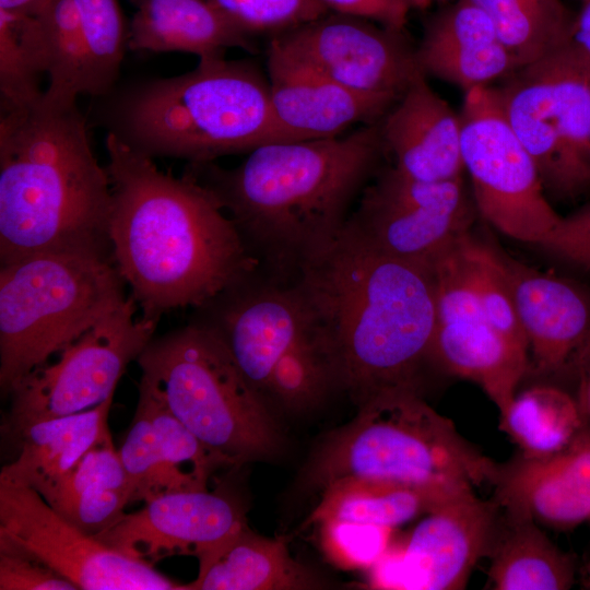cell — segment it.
Returning a JSON list of instances; mask_svg holds the SVG:
<instances>
[{
  "instance_id": "3",
  "label": "cell",
  "mask_w": 590,
  "mask_h": 590,
  "mask_svg": "<svg viewBox=\"0 0 590 590\" xmlns=\"http://www.w3.org/2000/svg\"><path fill=\"white\" fill-rule=\"evenodd\" d=\"M248 153L232 169L190 163L187 173L215 194L256 257L297 274L341 233L387 150L378 120L345 135Z\"/></svg>"
},
{
  "instance_id": "40",
  "label": "cell",
  "mask_w": 590,
  "mask_h": 590,
  "mask_svg": "<svg viewBox=\"0 0 590 590\" xmlns=\"http://www.w3.org/2000/svg\"><path fill=\"white\" fill-rule=\"evenodd\" d=\"M1 590H78L44 560L0 538Z\"/></svg>"
},
{
  "instance_id": "36",
  "label": "cell",
  "mask_w": 590,
  "mask_h": 590,
  "mask_svg": "<svg viewBox=\"0 0 590 590\" xmlns=\"http://www.w3.org/2000/svg\"><path fill=\"white\" fill-rule=\"evenodd\" d=\"M331 386L333 376L311 327L274 365L264 397L287 411L302 412L317 404Z\"/></svg>"
},
{
  "instance_id": "29",
  "label": "cell",
  "mask_w": 590,
  "mask_h": 590,
  "mask_svg": "<svg viewBox=\"0 0 590 590\" xmlns=\"http://www.w3.org/2000/svg\"><path fill=\"white\" fill-rule=\"evenodd\" d=\"M510 528L494 544L488 573L493 589L565 590L574 583V566L528 518L510 517Z\"/></svg>"
},
{
  "instance_id": "25",
  "label": "cell",
  "mask_w": 590,
  "mask_h": 590,
  "mask_svg": "<svg viewBox=\"0 0 590 590\" xmlns=\"http://www.w3.org/2000/svg\"><path fill=\"white\" fill-rule=\"evenodd\" d=\"M113 397L93 409L30 423L12 436L19 455L3 465L0 481L32 487L42 496L108 435Z\"/></svg>"
},
{
  "instance_id": "44",
  "label": "cell",
  "mask_w": 590,
  "mask_h": 590,
  "mask_svg": "<svg viewBox=\"0 0 590 590\" xmlns=\"http://www.w3.org/2000/svg\"><path fill=\"white\" fill-rule=\"evenodd\" d=\"M573 42L590 62V0H580V9L576 14Z\"/></svg>"
},
{
  "instance_id": "19",
  "label": "cell",
  "mask_w": 590,
  "mask_h": 590,
  "mask_svg": "<svg viewBox=\"0 0 590 590\" xmlns=\"http://www.w3.org/2000/svg\"><path fill=\"white\" fill-rule=\"evenodd\" d=\"M247 282L213 299L217 308L203 322L216 331L246 379L264 397L274 365L309 333L311 321L294 283L248 288Z\"/></svg>"
},
{
  "instance_id": "13",
  "label": "cell",
  "mask_w": 590,
  "mask_h": 590,
  "mask_svg": "<svg viewBox=\"0 0 590 590\" xmlns=\"http://www.w3.org/2000/svg\"><path fill=\"white\" fill-rule=\"evenodd\" d=\"M0 538L34 554L83 590H188L153 563L78 528L32 487L0 481Z\"/></svg>"
},
{
  "instance_id": "32",
  "label": "cell",
  "mask_w": 590,
  "mask_h": 590,
  "mask_svg": "<svg viewBox=\"0 0 590 590\" xmlns=\"http://www.w3.org/2000/svg\"><path fill=\"white\" fill-rule=\"evenodd\" d=\"M82 34L80 93L102 95L116 82L129 31L118 0H73Z\"/></svg>"
},
{
  "instance_id": "34",
  "label": "cell",
  "mask_w": 590,
  "mask_h": 590,
  "mask_svg": "<svg viewBox=\"0 0 590 590\" xmlns=\"http://www.w3.org/2000/svg\"><path fill=\"white\" fill-rule=\"evenodd\" d=\"M153 424L163 458L180 491L208 489L212 473L226 462L209 449L143 382L139 400Z\"/></svg>"
},
{
  "instance_id": "27",
  "label": "cell",
  "mask_w": 590,
  "mask_h": 590,
  "mask_svg": "<svg viewBox=\"0 0 590 590\" xmlns=\"http://www.w3.org/2000/svg\"><path fill=\"white\" fill-rule=\"evenodd\" d=\"M470 493L473 487L465 485H420L347 476L321 489V499L304 527L338 519L394 529Z\"/></svg>"
},
{
  "instance_id": "24",
  "label": "cell",
  "mask_w": 590,
  "mask_h": 590,
  "mask_svg": "<svg viewBox=\"0 0 590 590\" xmlns=\"http://www.w3.org/2000/svg\"><path fill=\"white\" fill-rule=\"evenodd\" d=\"M128 48L181 51L199 59L224 57L231 48L253 50L251 36L208 0H132Z\"/></svg>"
},
{
  "instance_id": "8",
  "label": "cell",
  "mask_w": 590,
  "mask_h": 590,
  "mask_svg": "<svg viewBox=\"0 0 590 590\" xmlns=\"http://www.w3.org/2000/svg\"><path fill=\"white\" fill-rule=\"evenodd\" d=\"M113 257L50 252L0 267V387L16 384L128 299Z\"/></svg>"
},
{
  "instance_id": "17",
  "label": "cell",
  "mask_w": 590,
  "mask_h": 590,
  "mask_svg": "<svg viewBox=\"0 0 590 590\" xmlns=\"http://www.w3.org/2000/svg\"><path fill=\"white\" fill-rule=\"evenodd\" d=\"M246 524L244 507L231 494L176 491L144 502L95 536L126 555L154 563L176 554L199 556Z\"/></svg>"
},
{
  "instance_id": "5",
  "label": "cell",
  "mask_w": 590,
  "mask_h": 590,
  "mask_svg": "<svg viewBox=\"0 0 590 590\" xmlns=\"http://www.w3.org/2000/svg\"><path fill=\"white\" fill-rule=\"evenodd\" d=\"M123 141L150 156L193 164L271 141L268 78L248 61L200 59L190 72L144 83L119 109Z\"/></svg>"
},
{
  "instance_id": "37",
  "label": "cell",
  "mask_w": 590,
  "mask_h": 590,
  "mask_svg": "<svg viewBox=\"0 0 590 590\" xmlns=\"http://www.w3.org/2000/svg\"><path fill=\"white\" fill-rule=\"evenodd\" d=\"M118 453L131 486L132 502L180 491L163 458L149 413L140 402Z\"/></svg>"
},
{
  "instance_id": "31",
  "label": "cell",
  "mask_w": 590,
  "mask_h": 590,
  "mask_svg": "<svg viewBox=\"0 0 590 590\" xmlns=\"http://www.w3.org/2000/svg\"><path fill=\"white\" fill-rule=\"evenodd\" d=\"M500 427L522 456L531 458L565 449L585 428L577 399L552 386H535L516 394Z\"/></svg>"
},
{
  "instance_id": "23",
  "label": "cell",
  "mask_w": 590,
  "mask_h": 590,
  "mask_svg": "<svg viewBox=\"0 0 590 590\" xmlns=\"http://www.w3.org/2000/svg\"><path fill=\"white\" fill-rule=\"evenodd\" d=\"M387 152L394 167L424 181L461 177L459 114L418 75L380 119Z\"/></svg>"
},
{
  "instance_id": "35",
  "label": "cell",
  "mask_w": 590,
  "mask_h": 590,
  "mask_svg": "<svg viewBox=\"0 0 590 590\" xmlns=\"http://www.w3.org/2000/svg\"><path fill=\"white\" fill-rule=\"evenodd\" d=\"M47 56V99L76 102L82 69V34L73 0H49L35 15Z\"/></svg>"
},
{
  "instance_id": "43",
  "label": "cell",
  "mask_w": 590,
  "mask_h": 590,
  "mask_svg": "<svg viewBox=\"0 0 590 590\" xmlns=\"http://www.w3.org/2000/svg\"><path fill=\"white\" fill-rule=\"evenodd\" d=\"M575 374L578 379L577 402L583 420V426L590 433V344L579 357Z\"/></svg>"
},
{
  "instance_id": "6",
  "label": "cell",
  "mask_w": 590,
  "mask_h": 590,
  "mask_svg": "<svg viewBox=\"0 0 590 590\" xmlns=\"http://www.w3.org/2000/svg\"><path fill=\"white\" fill-rule=\"evenodd\" d=\"M499 465L482 455L420 396L418 388L381 390L317 447L306 481L320 491L347 476L420 485L494 484Z\"/></svg>"
},
{
  "instance_id": "10",
  "label": "cell",
  "mask_w": 590,
  "mask_h": 590,
  "mask_svg": "<svg viewBox=\"0 0 590 590\" xmlns=\"http://www.w3.org/2000/svg\"><path fill=\"white\" fill-rule=\"evenodd\" d=\"M459 117L461 156L476 211L504 235L540 245L562 216L547 201L538 167L510 127L496 88L465 92Z\"/></svg>"
},
{
  "instance_id": "9",
  "label": "cell",
  "mask_w": 590,
  "mask_h": 590,
  "mask_svg": "<svg viewBox=\"0 0 590 590\" xmlns=\"http://www.w3.org/2000/svg\"><path fill=\"white\" fill-rule=\"evenodd\" d=\"M503 80L504 114L545 191L564 199L589 191L590 62L571 42Z\"/></svg>"
},
{
  "instance_id": "4",
  "label": "cell",
  "mask_w": 590,
  "mask_h": 590,
  "mask_svg": "<svg viewBox=\"0 0 590 590\" xmlns=\"http://www.w3.org/2000/svg\"><path fill=\"white\" fill-rule=\"evenodd\" d=\"M111 186L76 102L1 105L0 262L50 252L113 257Z\"/></svg>"
},
{
  "instance_id": "28",
  "label": "cell",
  "mask_w": 590,
  "mask_h": 590,
  "mask_svg": "<svg viewBox=\"0 0 590 590\" xmlns=\"http://www.w3.org/2000/svg\"><path fill=\"white\" fill-rule=\"evenodd\" d=\"M43 497L88 534L96 535L116 522L132 502V491L110 433Z\"/></svg>"
},
{
  "instance_id": "11",
  "label": "cell",
  "mask_w": 590,
  "mask_h": 590,
  "mask_svg": "<svg viewBox=\"0 0 590 590\" xmlns=\"http://www.w3.org/2000/svg\"><path fill=\"white\" fill-rule=\"evenodd\" d=\"M129 295L108 317L35 368L9 393L7 430L12 436L23 426L95 408L114 397L128 365L152 341L158 322L138 315Z\"/></svg>"
},
{
  "instance_id": "45",
  "label": "cell",
  "mask_w": 590,
  "mask_h": 590,
  "mask_svg": "<svg viewBox=\"0 0 590 590\" xmlns=\"http://www.w3.org/2000/svg\"><path fill=\"white\" fill-rule=\"evenodd\" d=\"M49 0H0V10L15 14L35 15Z\"/></svg>"
},
{
  "instance_id": "20",
  "label": "cell",
  "mask_w": 590,
  "mask_h": 590,
  "mask_svg": "<svg viewBox=\"0 0 590 590\" xmlns=\"http://www.w3.org/2000/svg\"><path fill=\"white\" fill-rule=\"evenodd\" d=\"M497 251L535 369L575 373L590 344V285L542 272L498 247Z\"/></svg>"
},
{
  "instance_id": "30",
  "label": "cell",
  "mask_w": 590,
  "mask_h": 590,
  "mask_svg": "<svg viewBox=\"0 0 590 590\" xmlns=\"http://www.w3.org/2000/svg\"><path fill=\"white\" fill-rule=\"evenodd\" d=\"M492 21L519 68L573 42L576 14L563 0H470Z\"/></svg>"
},
{
  "instance_id": "16",
  "label": "cell",
  "mask_w": 590,
  "mask_h": 590,
  "mask_svg": "<svg viewBox=\"0 0 590 590\" xmlns=\"http://www.w3.org/2000/svg\"><path fill=\"white\" fill-rule=\"evenodd\" d=\"M499 508L470 493L430 511L384 555V585L392 590L463 589L476 562L495 544Z\"/></svg>"
},
{
  "instance_id": "12",
  "label": "cell",
  "mask_w": 590,
  "mask_h": 590,
  "mask_svg": "<svg viewBox=\"0 0 590 590\" xmlns=\"http://www.w3.org/2000/svg\"><path fill=\"white\" fill-rule=\"evenodd\" d=\"M475 211L462 177L424 181L390 166L366 185L345 227L386 256L432 267L471 231Z\"/></svg>"
},
{
  "instance_id": "47",
  "label": "cell",
  "mask_w": 590,
  "mask_h": 590,
  "mask_svg": "<svg viewBox=\"0 0 590 590\" xmlns=\"http://www.w3.org/2000/svg\"><path fill=\"white\" fill-rule=\"evenodd\" d=\"M587 588L590 589V579H589L588 582H587Z\"/></svg>"
},
{
  "instance_id": "39",
  "label": "cell",
  "mask_w": 590,
  "mask_h": 590,
  "mask_svg": "<svg viewBox=\"0 0 590 590\" xmlns=\"http://www.w3.org/2000/svg\"><path fill=\"white\" fill-rule=\"evenodd\" d=\"M248 34L273 36L314 21L330 10L319 0H208Z\"/></svg>"
},
{
  "instance_id": "41",
  "label": "cell",
  "mask_w": 590,
  "mask_h": 590,
  "mask_svg": "<svg viewBox=\"0 0 590 590\" xmlns=\"http://www.w3.org/2000/svg\"><path fill=\"white\" fill-rule=\"evenodd\" d=\"M538 246L556 259L590 272V203L562 216Z\"/></svg>"
},
{
  "instance_id": "2",
  "label": "cell",
  "mask_w": 590,
  "mask_h": 590,
  "mask_svg": "<svg viewBox=\"0 0 590 590\" xmlns=\"http://www.w3.org/2000/svg\"><path fill=\"white\" fill-rule=\"evenodd\" d=\"M294 284L334 386L357 405L381 390L418 388L436 329L432 267L386 256L344 225Z\"/></svg>"
},
{
  "instance_id": "22",
  "label": "cell",
  "mask_w": 590,
  "mask_h": 590,
  "mask_svg": "<svg viewBox=\"0 0 590 590\" xmlns=\"http://www.w3.org/2000/svg\"><path fill=\"white\" fill-rule=\"evenodd\" d=\"M416 60L425 76L464 93L519 69L491 19L470 0L446 4L426 20Z\"/></svg>"
},
{
  "instance_id": "7",
  "label": "cell",
  "mask_w": 590,
  "mask_h": 590,
  "mask_svg": "<svg viewBox=\"0 0 590 590\" xmlns=\"http://www.w3.org/2000/svg\"><path fill=\"white\" fill-rule=\"evenodd\" d=\"M146 385L227 467L275 457L283 435L267 399L208 323L152 339L137 359Z\"/></svg>"
},
{
  "instance_id": "14",
  "label": "cell",
  "mask_w": 590,
  "mask_h": 590,
  "mask_svg": "<svg viewBox=\"0 0 590 590\" xmlns=\"http://www.w3.org/2000/svg\"><path fill=\"white\" fill-rule=\"evenodd\" d=\"M462 236L432 266L436 291L432 358L449 373L479 385L504 417L527 369L528 352L494 327L472 283Z\"/></svg>"
},
{
  "instance_id": "1",
  "label": "cell",
  "mask_w": 590,
  "mask_h": 590,
  "mask_svg": "<svg viewBox=\"0 0 590 590\" xmlns=\"http://www.w3.org/2000/svg\"><path fill=\"white\" fill-rule=\"evenodd\" d=\"M106 149L113 258L145 319L203 307L251 278L259 259L206 186L163 172L114 131Z\"/></svg>"
},
{
  "instance_id": "33",
  "label": "cell",
  "mask_w": 590,
  "mask_h": 590,
  "mask_svg": "<svg viewBox=\"0 0 590 590\" xmlns=\"http://www.w3.org/2000/svg\"><path fill=\"white\" fill-rule=\"evenodd\" d=\"M47 73L43 34L34 15L0 10V94L3 106L38 101L40 76Z\"/></svg>"
},
{
  "instance_id": "26",
  "label": "cell",
  "mask_w": 590,
  "mask_h": 590,
  "mask_svg": "<svg viewBox=\"0 0 590 590\" xmlns=\"http://www.w3.org/2000/svg\"><path fill=\"white\" fill-rule=\"evenodd\" d=\"M197 578L188 590H302L318 578L290 554L281 538L260 535L246 524L197 556Z\"/></svg>"
},
{
  "instance_id": "15",
  "label": "cell",
  "mask_w": 590,
  "mask_h": 590,
  "mask_svg": "<svg viewBox=\"0 0 590 590\" xmlns=\"http://www.w3.org/2000/svg\"><path fill=\"white\" fill-rule=\"evenodd\" d=\"M272 40L337 83L393 104L423 74L405 30L356 15L330 11Z\"/></svg>"
},
{
  "instance_id": "42",
  "label": "cell",
  "mask_w": 590,
  "mask_h": 590,
  "mask_svg": "<svg viewBox=\"0 0 590 590\" xmlns=\"http://www.w3.org/2000/svg\"><path fill=\"white\" fill-rule=\"evenodd\" d=\"M330 11L365 17L381 25L405 30L411 7L406 0H319Z\"/></svg>"
},
{
  "instance_id": "38",
  "label": "cell",
  "mask_w": 590,
  "mask_h": 590,
  "mask_svg": "<svg viewBox=\"0 0 590 590\" xmlns=\"http://www.w3.org/2000/svg\"><path fill=\"white\" fill-rule=\"evenodd\" d=\"M317 524L324 554L345 569H370L391 546L390 527L338 519Z\"/></svg>"
},
{
  "instance_id": "46",
  "label": "cell",
  "mask_w": 590,
  "mask_h": 590,
  "mask_svg": "<svg viewBox=\"0 0 590 590\" xmlns=\"http://www.w3.org/2000/svg\"><path fill=\"white\" fill-rule=\"evenodd\" d=\"M411 9L426 10L436 3H447L448 0H406Z\"/></svg>"
},
{
  "instance_id": "18",
  "label": "cell",
  "mask_w": 590,
  "mask_h": 590,
  "mask_svg": "<svg viewBox=\"0 0 590 590\" xmlns=\"http://www.w3.org/2000/svg\"><path fill=\"white\" fill-rule=\"evenodd\" d=\"M267 69L272 118L270 143L338 137L352 126L380 120L393 105L337 83L272 39Z\"/></svg>"
},
{
  "instance_id": "21",
  "label": "cell",
  "mask_w": 590,
  "mask_h": 590,
  "mask_svg": "<svg viewBox=\"0 0 590 590\" xmlns=\"http://www.w3.org/2000/svg\"><path fill=\"white\" fill-rule=\"evenodd\" d=\"M494 500L510 517L555 528L590 518V433L585 428L565 449L546 457L521 455L499 467Z\"/></svg>"
}]
</instances>
